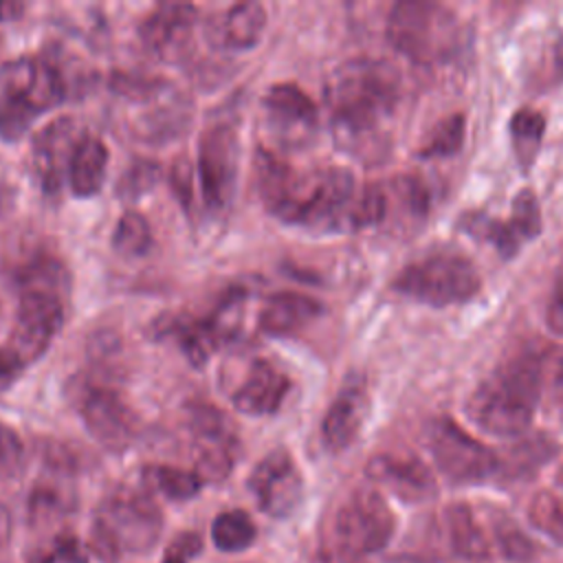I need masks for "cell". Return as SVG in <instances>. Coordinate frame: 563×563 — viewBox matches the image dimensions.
<instances>
[{
    "instance_id": "1",
    "label": "cell",
    "mask_w": 563,
    "mask_h": 563,
    "mask_svg": "<svg viewBox=\"0 0 563 563\" xmlns=\"http://www.w3.org/2000/svg\"><path fill=\"white\" fill-rule=\"evenodd\" d=\"M255 187L266 211L284 224L343 231L354 229L361 187L347 167L330 165L299 172L271 150H257Z\"/></svg>"
},
{
    "instance_id": "32",
    "label": "cell",
    "mask_w": 563,
    "mask_h": 563,
    "mask_svg": "<svg viewBox=\"0 0 563 563\" xmlns=\"http://www.w3.org/2000/svg\"><path fill=\"white\" fill-rule=\"evenodd\" d=\"M255 537L257 528L253 519L240 508L220 512L211 523V539L222 552H242L253 545Z\"/></svg>"
},
{
    "instance_id": "34",
    "label": "cell",
    "mask_w": 563,
    "mask_h": 563,
    "mask_svg": "<svg viewBox=\"0 0 563 563\" xmlns=\"http://www.w3.org/2000/svg\"><path fill=\"white\" fill-rule=\"evenodd\" d=\"M152 246V229L143 213L125 211L112 233V249L123 257H141Z\"/></svg>"
},
{
    "instance_id": "4",
    "label": "cell",
    "mask_w": 563,
    "mask_h": 563,
    "mask_svg": "<svg viewBox=\"0 0 563 563\" xmlns=\"http://www.w3.org/2000/svg\"><path fill=\"white\" fill-rule=\"evenodd\" d=\"M163 532V515L152 495L130 486L110 490L99 504L90 526V550L103 563H117L123 554H141L156 545Z\"/></svg>"
},
{
    "instance_id": "21",
    "label": "cell",
    "mask_w": 563,
    "mask_h": 563,
    "mask_svg": "<svg viewBox=\"0 0 563 563\" xmlns=\"http://www.w3.org/2000/svg\"><path fill=\"white\" fill-rule=\"evenodd\" d=\"M367 477L400 497L402 501H427L435 495L438 484L424 462L413 455L378 453L365 466Z\"/></svg>"
},
{
    "instance_id": "9",
    "label": "cell",
    "mask_w": 563,
    "mask_h": 563,
    "mask_svg": "<svg viewBox=\"0 0 563 563\" xmlns=\"http://www.w3.org/2000/svg\"><path fill=\"white\" fill-rule=\"evenodd\" d=\"M187 431L194 451V473L202 484L224 482L240 455V435L233 420L211 402L187 407Z\"/></svg>"
},
{
    "instance_id": "39",
    "label": "cell",
    "mask_w": 563,
    "mask_h": 563,
    "mask_svg": "<svg viewBox=\"0 0 563 563\" xmlns=\"http://www.w3.org/2000/svg\"><path fill=\"white\" fill-rule=\"evenodd\" d=\"M495 541H497L499 550L504 552V556L510 561H528L534 552V545L523 534V530L506 517H501L495 523Z\"/></svg>"
},
{
    "instance_id": "27",
    "label": "cell",
    "mask_w": 563,
    "mask_h": 563,
    "mask_svg": "<svg viewBox=\"0 0 563 563\" xmlns=\"http://www.w3.org/2000/svg\"><path fill=\"white\" fill-rule=\"evenodd\" d=\"M64 473H55V479L37 482L29 497V519L33 526H51L75 508L73 490L62 484Z\"/></svg>"
},
{
    "instance_id": "5",
    "label": "cell",
    "mask_w": 563,
    "mask_h": 563,
    "mask_svg": "<svg viewBox=\"0 0 563 563\" xmlns=\"http://www.w3.org/2000/svg\"><path fill=\"white\" fill-rule=\"evenodd\" d=\"M66 97V79L44 57H18L0 68V139L18 141L31 123Z\"/></svg>"
},
{
    "instance_id": "37",
    "label": "cell",
    "mask_w": 563,
    "mask_h": 563,
    "mask_svg": "<svg viewBox=\"0 0 563 563\" xmlns=\"http://www.w3.org/2000/svg\"><path fill=\"white\" fill-rule=\"evenodd\" d=\"M161 178H163V167L158 163L139 158L121 174L117 183V194L123 200H136L143 194L152 191Z\"/></svg>"
},
{
    "instance_id": "3",
    "label": "cell",
    "mask_w": 563,
    "mask_h": 563,
    "mask_svg": "<svg viewBox=\"0 0 563 563\" xmlns=\"http://www.w3.org/2000/svg\"><path fill=\"white\" fill-rule=\"evenodd\" d=\"M543 361L545 352L537 343L506 354L468 396V418L490 435L517 438L526 433L541 398Z\"/></svg>"
},
{
    "instance_id": "29",
    "label": "cell",
    "mask_w": 563,
    "mask_h": 563,
    "mask_svg": "<svg viewBox=\"0 0 563 563\" xmlns=\"http://www.w3.org/2000/svg\"><path fill=\"white\" fill-rule=\"evenodd\" d=\"M15 282L20 290H48L66 297L70 286V275L64 262H59L57 257L37 255L20 268Z\"/></svg>"
},
{
    "instance_id": "2",
    "label": "cell",
    "mask_w": 563,
    "mask_h": 563,
    "mask_svg": "<svg viewBox=\"0 0 563 563\" xmlns=\"http://www.w3.org/2000/svg\"><path fill=\"white\" fill-rule=\"evenodd\" d=\"M400 75L394 64L374 57H352L339 64L325 81V103L334 141L341 150L361 154L394 114L400 101Z\"/></svg>"
},
{
    "instance_id": "8",
    "label": "cell",
    "mask_w": 563,
    "mask_h": 563,
    "mask_svg": "<svg viewBox=\"0 0 563 563\" xmlns=\"http://www.w3.org/2000/svg\"><path fill=\"white\" fill-rule=\"evenodd\" d=\"M482 279L475 264L453 249L431 251L407 264L394 279L391 288L413 301L444 308L466 303L479 292Z\"/></svg>"
},
{
    "instance_id": "45",
    "label": "cell",
    "mask_w": 563,
    "mask_h": 563,
    "mask_svg": "<svg viewBox=\"0 0 563 563\" xmlns=\"http://www.w3.org/2000/svg\"><path fill=\"white\" fill-rule=\"evenodd\" d=\"M24 363L9 350V347H0V389H7L9 385H13V380L22 374Z\"/></svg>"
},
{
    "instance_id": "11",
    "label": "cell",
    "mask_w": 563,
    "mask_h": 563,
    "mask_svg": "<svg viewBox=\"0 0 563 563\" xmlns=\"http://www.w3.org/2000/svg\"><path fill=\"white\" fill-rule=\"evenodd\" d=\"M396 530V517L385 497L361 486L352 490L334 512V541L347 554H372L383 550Z\"/></svg>"
},
{
    "instance_id": "26",
    "label": "cell",
    "mask_w": 563,
    "mask_h": 563,
    "mask_svg": "<svg viewBox=\"0 0 563 563\" xmlns=\"http://www.w3.org/2000/svg\"><path fill=\"white\" fill-rule=\"evenodd\" d=\"M444 523L446 534L453 552L468 561V563H482L490 556V541L486 530L475 519V512L466 504H451L444 510Z\"/></svg>"
},
{
    "instance_id": "36",
    "label": "cell",
    "mask_w": 563,
    "mask_h": 563,
    "mask_svg": "<svg viewBox=\"0 0 563 563\" xmlns=\"http://www.w3.org/2000/svg\"><path fill=\"white\" fill-rule=\"evenodd\" d=\"M528 519L539 532L548 534L556 543H563V504L554 493H534L528 506Z\"/></svg>"
},
{
    "instance_id": "46",
    "label": "cell",
    "mask_w": 563,
    "mask_h": 563,
    "mask_svg": "<svg viewBox=\"0 0 563 563\" xmlns=\"http://www.w3.org/2000/svg\"><path fill=\"white\" fill-rule=\"evenodd\" d=\"M552 75L554 81H563V37H559L552 46Z\"/></svg>"
},
{
    "instance_id": "6",
    "label": "cell",
    "mask_w": 563,
    "mask_h": 563,
    "mask_svg": "<svg viewBox=\"0 0 563 563\" xmlns=\"http://www.w3.org/2000/svg\"><path fill=\"white\" fill-rule=\"evenodd\" d=\"M387 40L413 64L438 66L457 57L464 31L449 7L429 0H402L389 11Z\"/></svg>"
},
{
    "instance_id": "10",
    "label": "cell",
    "mask_w": 563,
    "mask_h": 563,
    "mask_svg": "<svg viewBox=\"0 0 563 563\" xmlns=\"http://www.w3.org/2000/svg\"><path fill=\"white\" fill-rule=\"evenodd\" d=\"M427 446L440 473L453 484H475L499 473V455L446 416L431 420Z\"/></svg>"
},
{
    "instance_id": "7",
    "label": "cell",
    "mask_w": 563,
    "mask_h": 563,
    "mask_svg": "<svg viewBox=\"0 0 563 563\" xmlns=\"http://www.w3.org/2000/svg\"><path fill=\"white\" fill-rule=\"evenodd\" d=\"M112 90L130 103L128 128L143 143H165L183 134L191 121V101L161 77L114 75Z\"/></svg>"
},
{
    "instance_id": "14",
    "label": "cell",
    "mask_w": 563,
    "mask_h": 563,
    "mask_svg": "<svg viewBox=\"0 0 563 563\" xmlns=\"http://www.w3.org/2000/svg\"><path fill=\"white\" fill-rule=\"evenodd\" d=\"M64 299L48 290H20L9 350L26 365L35 363L64 323Z\"/></svg>"
},
{
    "instance_id": "47",
    "label": "cell",
    "mask_w": 563,
    "mask_h": 563,
    "mask_svg": "<svg viewBox=\"0 0 563 563\" xmlns=\"http://www.w3.org/2000/svg\"><path fill=\"white\" fill-rule=\"evenodd\" d=\"M24 13V4L22 2H2L0 0V22H9V20H18Z\"/></svg>"
},
{
    "instance_id": "12",
    "label": "cell",
    "mask_w": 563,
    "mask_h": 563,
    "mask_svg": "<svg viewBox=\"0 0 563 563\" xmlns=\"http://www.w3.org/2000/svg\"><path fill=\"white\" fill-rule=\"evenodd\" d=\"M240 143L229 123L209 125L198 141V185L202 202L211 213L227 211L238 180Z\"/></svg>"
},
{
    "instance_id": "42",
    "label": "cell",
    "mask_w": 563,
    "mask_h": 563,
    "mask_svg": "<svg viewBox=\"0 0 563 563\" xmlns=\"http://www.w3.org/2000/svg\"><path fill=\"white\" fill-rule=\"evenodd\" d=\"M169 180H172V189L176 194V198L180 200V205L191 211L194 205V165L187 156H178L169 169Z\"/></svg>"
},
{
    "instance_id": "20",
    "label": "cell",
    "mask_w": 563,
    "mask_h": 563,
    "mask_svg": "<svg viewBox=\"0 0 563 563\" xmlns=\"http://www.w3.org/2000/svg\"><path fill=\"white\" fill-rule=\"evenodd\" d=\"M369 413V394L365 378L352 374L334 396L321 422V440L330 453L345 451L361 433Z\"/></svg>"
},
{
    "instance_id": "50",
    "label": "cell",
    "mask_w": 563,
    "mask_h": 563,
    "mask_svg": "<svg viewBox=\"0 0 563 563\" xmlns=\"http://www.w3.org/2000/svg\"><path fill=\"white\" fill-rule=\"evenodd\" d=\"M559 479H561V484H563V468H561V475H559Z\"/></svg>"
},
{
    "instance_id": "38",
    "label": "cell",
    "mask_w": 563,
    "mask_h": 563,
    "mask_svg": "<svg viewBox=\"0 0 563 563\" xmlns=\"http://www.w3.org/2000/svg\"><path fill=\"white\" fill-rule=\"evenodd\" d=\"M554 453V446H550L548 440H530L523 444H517L512 453H508V460L499 457V473L508 477H519L530 471H534L543 460H548Z\"/></svg>"
},
{
    "instance_id": "17",
    "label": "cell",
    "mask_w": 563,
    "mask_h": 563,
    "mask_svg": "<svg viewBox=\"0 0 563 563\" xmlns=\"http://www.w3.org/2000/svg\"><path fill=\"white\" fill-rule=\"evenodd\" d=\"M460 227L473 238L490 242L497 253L508 260L517 255L523 242H530L541 233L543 220L534 191L521 189L512 200V211L508 220L486 218L484 213H466L460 220Z\"/></svg>"
},
{
    "instance_id": "35",
    "label": "cell",
    "mask_w": 563,
    "mask_h": 563,
    "mask_svg": "<svg viewBox=\"0 0 563 563\" xmlns=\"http://www.w3.org/2000/svg\"><path fill=\"white\" fill-rule=\"evenodd\" d=\"M464 130L466 121L464 114H449L444 117L424 139L420 147L422 158H446L460 152L462 141H464Z\"/></svg>"
},
{
    "instance_id": "41",
    "label": "cell",
    "mask_w": 563,
    "mask_h": 563,
    "mask_svg": "<svg viewBox=\"0 0 563 563\" xmlns=\"http://www.w3.org/2000/svg\"><path fill=\"white\" fill-rule=\"evenodd\" d=\"M24 466V444L20 435L0 420V475L13 477Z\"/></svg>"
},
{
    "instance_id": "31",
    "label": "cell",
    "mask_w": 563,
    "mask_h": 563,
    "mask_svg": "<svg viewBox=\"0 0 563 563\" xmlns=\"http://www.w3.org/2000/svg\"><path fill=\"white\" fill-rule=\"evenodd\" d=\"M246 301H249V292L244 288H231L220 297L216 308L209 312L207 323L218 345L233 343L240 336L244 314H246Z\"/></svg>"
},
{
    "instance_id": "25",
    "label": "cell",
    "mask_w": 563,
    "mask_h": 563,
    "mask_svg": "<svg viewBox=\"0 0 563 563\" xmlns=\"http://www.w3.org/2000/svg\"><path fill=\"white\" fill-rule=\"evenodd\" d=\"M108 169V147L99 136L86 134L68 165V185L77 198L97 196Z\"/></svg>"
},
{
    "instance_id": "13",
    "label": "cell",
    "mask_w": 563,
    "mask_h": 563,
    "mask_svg": "<svg viewBox=\"0 0 563 563\" xmlns=\"http://www.w3.org/2000/svg\"><path fill=\"white\" fill-rule=\"evenodd\" d=\"M77 409L88 433L110 453L125 451L139 431V418L114 387L84 385L77 389Z\"/></svg>"
},
{
    "instance_id": "16",
    "label": "cell",
    "mask_w": 563,
    "mask_h": 563,
    "mask_svg": "<svg viewBox=\"0 0 563 563\" xmlns=\"http://www.w3.org/2000/svg\"><path fill=\"white\" fill-rule=\"evenodd\" d=\"M249 490L262 512L275 519H286L303 499V477L286 449H273L251 471Z\"/></svg>"
},
{
    "instance_id": "33",
    "label": "cell",
    "mask_w": 563,
    "mask_h": 563,
    "mask_svg": "<svg viewBox=\"0 0 563 563\" xmlns=\"http://www.w3.org/2000/svg\"><path fill=\"white\" fill-rule=\"evenodd\" d=\"M167 332L178 341L183 354L196 367L205 365L211 358V354L220 347L211 328H209V323H207V319L174 321V323H169Z\"/></svg>"
},
{
    "instance_id": "43",
    "label": "cell",
    "mask_w": 563,
    "mask_h": 563,
    "mask_svg": "<svg viewBox=\"0 0 563 563\" xmlns=\"http://www.w3.org/2000/svg\"><path fill=\"white\" fill-rule=\"evenodd\" d=\"M202 550V539L198 532H180L172 539L165 550L163 563H191Z\"/></svg>"
},
{
    "instance_id": "19",
    "label": "cell",
    "mask_w": 563,
    "mask_h": 563,
    "mask_svg": "<svg viewBox=\"0 0 563 563\" xmlns=\"http://www.w3.org/2000/svg\"><path fill=\"white\" fill-rule=\"evenodd\" d=\"M86 132L73 117H57L46 123L33 139V169L46 194H55L68 176L70 158Z\"/></svg>"
},
{
    "instance_id": "28",
    "label": "cell",
    "mask_w": 563,
    "mask_h": 563,
    "mask_svg": "<svg viewBox=\"0 0 563 563\" xmlns=\"http://www.w3.org/2000/svg\"><path fill=\"white\" fill-rule=\"evenodd\" d=\"M545 132V117L534 108H519L510 119L512 152L523 172H528L539 154Z\"/></svg>"
},
{
    "instance_id": "24",
    "label": "cell",
    "mask_w": 563,
    "mask_h": 563,
    "mask_svg": "<svg viewBox=\"0 0 563 563\" xmlns=\"http://www.w3.org/2000/svg\"><path fill=\"white\" fill-rule=\"evenodd\" d=\"M266 20V9L260 2H238L229 7L218 22V44L229 51H249L260 42Z\"/></svg>"
},
{
    "instance_id": "22",
    "label": "cell",
    "mask_w": 563,
    "mask_h": 563,
    "mask_svg": "<svg viewBox=\"0 0 563 563\" xmlns=\"http://www.w3.org/2000/svg\"><path fill=\"white\" fill-rule=\"evenodd\" d=\"M290 391V378L284 369L266 358L251 363L249 372L231 394V402L246 416L275 413Z\"/></svg>"
},
{
    "instance_id": "23",
    "label": "cell",
    "mask_w": 563,
    "mask_h": 563,
    "mask_svg": "<svg viewBox=\"0 0 563 563\" xmlns=\"http://www.w3.org/2000/svg\"><path fill=\"white\" fill-rule=\"evenodd\" d=\"M321 312L323 306L314 297L295 290H282L262 303L257 312V325L268 336H290L317 321Z\"/></svg>"
},
{
    "instance_id": "40",
    "label": "cell",
    "mask_w": 563,
    "mask_h": 563,
    "mask_svg": "<svg viewBox=\"0 0 563 563\" xmlns=\"http://www.w3.org/2000/svg\"><path fill=\"white\" fill-rule=\"evenodd\" d=\"M26 563H88V559L73 534H59L48 550L33 552Z\"/></svg>"
},
{
    "instance_id": "49",
    "label": "cell",
    "mask_w": 563,
    "mask_h": 563,
    "mask_svg": "<svg viewBox=\"0 0 563 563\" xmlns=\"http://www.w3.org/2000/svg\"><path fill=\"white\" fill-rule=\"evenodd\" d=\"M556 387L563 391V361H561V367L556 372Z\"/></svg>"
},
{
    "instance_id": "48",
    "label": "cell",
    "mask_w": 563,
    "mask_h": 563,
    "mask_svg": "<svg viewBox=\"0 0 563 563\" xmlns=\"http://www.w3.org/2000/svg\"><path fill=\"white\" fill-rule=\"evenodd\" d=\"M9 534H11V515L0 501V548L9 541Z\"/></svg>"
},
{
    "instance_id": "15",
    "label": "cell",
    "mask_w": 563,
    "mask_h": 563,
    "mask_svg": "<svg viewBox=\"0 0 563 563\" xmlns=\"http://www.w3.org/2000/svg\"><path fill=\"white\" fill-rule=\"evenodd\" d=\"M262 112L268 136L282 150H299L317 134L319 110L297 84H273L262 97Z\"/></svg>"
},
{
    "instance_id": "44",
    "label": "cell",
    "mask_w": 563,
    "mask_h": 563,
    "mask_svg": "<svg viewBox=\"0 0 563 563\" xmlns=\"http://www.w3.org/2000/svg\"><path fill=\"white\" fill-rule=\"evenodd\" d=\"M545 319H548V328L552 332L563 334V262H561V266H559V271L554 275V284H552Z\"/></svg>"
},
{
    "instance_id": "18",
    "label": "cell",
    "mask_w": 563,
    "mask_h": 563,
    "mask_svg": "<svg viewBox=\"0 0 563 563\" xmlns=\"http://www.w3.org/2000/svg\"><path fill=\"white\" fill-rule=\"evenodd\" d=\"M198 9L187 2L154 7L139 26L141 44L161 62H180L194 46Z\"/></svg>"
},
{
    "instance_id": "30",
    "label": "cell",
    "mask_w": 563,
    "mask_h": 563,
    "mask_svg": "<svg viewBox=\"0 0 563 563\" xmlns=\"http://www.w3.org/2000/svg\"><path fill=\"white\" fill-rule=\"evenodd\" d=\"M143 479L150 488L161 493L172 501H187L194 499L200 488L202 479L194 471H185L169 464H150L143 468Z\"/></svg>"
}]
</instances>
